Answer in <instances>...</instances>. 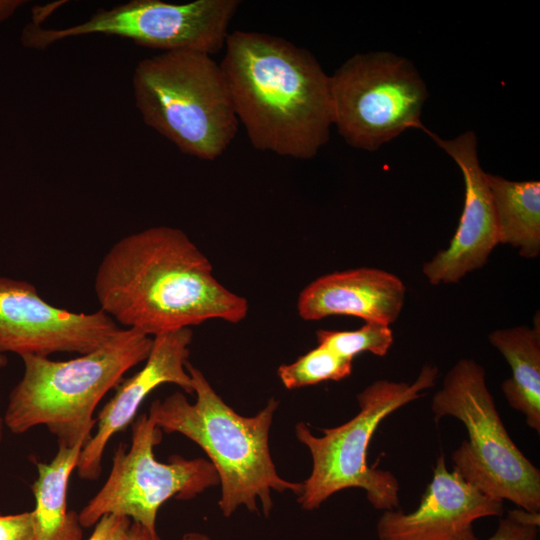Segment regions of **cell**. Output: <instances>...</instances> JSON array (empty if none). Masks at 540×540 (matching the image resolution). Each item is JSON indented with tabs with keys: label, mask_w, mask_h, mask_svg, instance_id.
Masks as SVG:
<instances>
[{
	"label": "cell",
	"mask_w": 540,
	"mask_h": 540,
	"mask_svg": "<svg viewBox=\"0 0 540 540\" xmlns=\"http://www.w3.org/2000/svg\"><path fill=\"white\" fill-rule=\"evenodd\" d=\"M119 329L102 310L76 313L59 308L44 300L33 284L0 277V354H85Z\"/></svg>",
	"instance_id": "11"
},
{
	"label": "cell",
	"mask_w": 540,
	"mask_h": 540,
	"mask_svg": "<svg viewBox=\"0 0 540 540\" xmlns=\"http://www.w3.org/2000/svg\"><path fill=\"white\" fill-rule=\"evenodd\" d=\"M94 290L100 310L117 324L153 337L214 319L236 324L249 310L188 235L169 226L118 240L98 266Z\"/></svg>",
	"instance_id": "1"
},
{
	"label": "cell",
	"mask_w": 540,
	"mask_h": 540,
	"mask_svg": "<svg viewBox=\"0 0 540 540\" xmlns=\"http://www.w3.org/2000/svg\"><path fill=\"white\" fill-rule=\"evenodd\" d=\"M540 513L521 508L509 510L488 540H537Z\"/></svg>",
	"instance_id": "21"
},
{
	"label": "cell",
	"mask_w": 540,
	"mask_h": 540,
	"mask_svg": "<svg viewBox=\"0 0 540 540\" xmlns=\"http://www.w3.org/2000/svg\"><path fill=\"white\" fill-rule=\"evenodd\" d=\"M196 401L176 391L152 402L148 416L166 433H180L196 443L214 466L221 485L218 506L230 517L243 506L266 517L273 508L272 491L297 496L302 483L283 479L269 447V432L279 402L270 398L254 416H242L218 395L203 373L191 363Z\"/></svg>",
	"instance_id": "3"
},
{
	"label": "cell",
	"mask_w": 540,
	"mask_h": 540,
	"mask_svg": "<svg viewBox=\"0 0 540 540\" xmlns=\"http://www.w3.org/2000/svg\"><path fill=\"white\" fill-rule=\"evenodd\" d=\"M83 446L59 445L50 462L36 464L38 476L32 485L35 540H82L78 513L67 509V491Z\"/></svg>",
	"instance_id": "17"
},
{
	"label": "cell",
	"mask_w": 540,
	"mask_h": 540,
	"mask_svg": "<svg viewBox=\"0 0 540 540\" xmlns=\"http://www.w3.org/2000/svg\"><path fill=\"white\" fill-rule=\"evenodd\" d=\"M152 342L137 329L120 328L95 350L73 359L21 357L24 373L9 395L4 425L15 434L44 425L58 445L85 446L98 403L128 370L147 359Z\"/></svg>",
	"instance_id": "4"
},
{
	"label": "cell",
	"mask_w": 540,
	"mask_h": 540,
	"mask_svg": "<svg viewBox=\"0 0 540 540\" xmlns=\"http://www.w3.org/2000/svg\"><path fill=\"white\" fill-rule=\"evenodd\" d=\"M181 540H213V539L205 533L197 532V531H190V532L185 533L182 536Z\"/></svg>",
	"instance_id": "26"
},
{
	"label": "cell",
	"mask_w": 540,
	"mask_h": 540,
	"mask_svg": "<svg viewBox=\"0 0 540 540\" xmlns=\"http://www.w3.org/2000/svg\"><path fill=\"white\" fill-rule=\"evenodd\" d=\"M238 0H195L169 3L130 0L101 8L83 22L64 28H43L32 21L22 31L24 46L46 49L72 37L115 36L137 45L168 51H194L213 55L224 46Z\"/></svg>",
	"instance_id": "10"
},
{
	"label": "cell",
	"mask_w": 540,
	"mask_h": 540,
	"mask_svg": "<svg viewBox=\"0 0 540 540\" xmlns=\"http://www.w3.org/2000/svg\"><path fill=\"white\" fill-rule=\"evenodd\" d=\"M124 540H162L158 532H151L139 523H131Z\"/></svg>",
	"instance_id": "24"
},
{
	"label": "cell",
	"mask_w": 540,
	"mask_h": 540,
	"mask_svg": "<svg viewBox=\"0 0 540 540\" xmlns=\"http://www.w3.org/2000/svg\"><path fill=\"white\" fill-rule=\"evenodd\" d=\"M352 370L353 360L318 344L296 361L281 365L277 374L286 388L297 389L329 380L340 381L349 377Z\"/></svg>",
	"instance_id": "19"
},
{
	"label": "cell",
	"mask_w": 540,
	"mask_h": 540,
	"mask_svg": "<svg viewBox=\"0 0 540 540\" xmlns=\"http://www.w3.org/2000/svg\"><path fill=\"white\" fill-rule=\"evenodd\" d=\"M406 287L396 275L378 268H356L318 277L300 293L299 316L307 321L335 315L390 325L404 305Z\"/></svg>",
	"instance_id": "15"
},
{
	"label": "cell",
	"mask_w": 540,
	"mask_h": 540,
	"mask_svg": "<svg viewBox=\"0 0 540 540\" xmlns=\"http://www.w3.org/2000/svg\"><path fill=\"white\" fill-rule=\"evenodd\" d=\"M503 503L481 492L455 470L449 471L442 454L419 506L409 513L382 511L377 536L379 540H479L474 523L501 516Z\"/></svg>",
	"instance_id": "13"
},
{
	"label": "cell",
	"mask_w": 540,
	"mask_h": 540,
	"mask_svg": "<svg viewBox=\"0 0 540 540\" xmlns=\"http://www.w3.org/2000/svg\"><path fill=\"white\" fill-rule=\"evenodd\" d=\"M431 411L436 420L454 417L467 430L468 439L452 454L453 470L488 496L540 513V470L509 436L480 364L458 360L434 394Z\"/></svg>",
	"instance_id": "7"
},
{
	"label": "cell",
	"mask_w": 540,
	"mask_h": 540,
	"mask_svg": "<svg viewBox=\"0 0 540 540\" xmlns=\"http://www.w3.org/2000/svg\"><path fill=\"white\" fill-rule=\"evenodd\" d=\"M132 88L146 125L184 154L213 161L236 136L239 121L227 81L211 55L168 51L144 58Z\"/></svg>",
	"instance_id": "5"
},
{
	"label": "cell",
	"mask_w": 540,
	"mask_h": 540,
	"mask_svg": "<svg viewBox=\"0 0 540 540\" xmlns=\"http://www.w3.org/2000/svg\"><path fill=\"white\" fill-rule=\"evenodd\" d=\"M220 63L234 110L255 149L307 160L333 125L330 76L315 56L270 34L228 35Z\"/></svg>",
	"instance_id": "2"
},
{
	"label": "cell",
	"mask_w": 540,
	"mask_h": 540,
	"mask_svg": "<svg viewBox=\"0 0 540 540\" xmlns=\"http://www.w3.org/2000/svg\"><path fill=\"white\" fill-rule=\"evenodd\" d=\"M490 344L511 369L501 390L511 408L525 416L528 427L540 432V318L526 325L497 329L489 333Z\"/></svg>",
	"instance_id": "16"
},
{
	"label": "cell",
	"mask_w": 540,
	"mask_h": 540,
	"mask_svg": "<svg viewBox=\"0 0 540 540\" xmlns=\"http://www.w3.org/2000/svg\"><path fill=\"white\" fill-rule=\"evenodd\" d=\"M499 244L533 259L540 254V182L511 181L486 173Z\"/></svg>",
	"instance_id": "18"
},
{
	"label": "cell",
	"mask_w": 540,
	"mask_h": 540,
	"mask_svg": "<svg viewBox=\"0 0 540 540\" xmlns=\"http://www.w3.org/2000/svg\"><path fill=\"white\" fill-rule=\"evenodd\" d=\"M132 521L120 515L103 516L87 540H124Z\"/></svg>",
	"instance_id": "23"
},
{
	"label": "cell",
	"mask_w": 540,
	"mask_h": 540,
	"mask_svg": "<svg viewBox=\"0 0 540 540\" xmlns=\"http://www.w3.org/2000/svg\"><path fill=\"white\" fill-rule=\"evenodd\" d=\"M6 365H7V357L4 354H0V368ZM3 426H4L3 418L0 417V441L2 440V437H3Z\"/></svg>",
	"instance_id": "27"
},
{
	"label": "cell",
	"mask_w": 540,
	"mask_h": 540,
	"mask_svg": "<svg viewBox=\"0 0 540 540\" xmlns=\"http://www.w3.org/2000/svg\"><path fill=\"white\" fill-rule=\"evenodd\" d=\"M191 328L164 332L153 337L145 365L129 378L121 380L114 396L96 418V432L82 448L76 471L80 478L96 480L102 471V458L107 443L117 432L133 422L142 402L162 384H175L194 394L186 364L192 342Z\"/></svg>",
	"instance_id": "14"
},
{
	"label": "cell",
	"mask_w": 540,
	"mask_h": 540,
	"mask_svg": "<svg viewBox=\"0 0 540 540\" xmlns=\"http://www.w3.org/2000/svg\"><path fill=\"white\" fill-rule=\"evenodd\" d=\"M333 125L352 147L376 151L420 120L428 97L413 63L391 52L355 54L330 76Z\"/></svg>",
	"instance_id": "8"
},
{
	"label": "cell",
	"mask_w": 540,
	"mask_h": 540,
	"mask_svg": "<svg viewBox=\"0 0 540 540\" xmlns=\"http://www.w3.org/2000/svg\"><path fill=\"white\" fill-rule=\"evenodd\" d=\"M162 434L148 414L133 420L129 449L119 444L107 480L78 513L83 528L103 516L120 515L157 532L158 511L167 500H190L219 485L214 466L204 458L172 455L168 462L156 460L153 449Z\"/></svg>",
	"instance_id": "9"
},
{
	"label": "cell",
	"mask_w": 540,
	"mask_h": 540,
	"mask_svg": "<svg viewBox=\"0 0 540 540\" xmlns=\"http://www.w3.org/2000/svg\"><path fill=\"white\" fill-rule=\"evenodd\" d=\"M316 338L318 344L351 360L363 352L383 357L394 341L390 326L377 322H365L361 328L350 331L320 329L316 332Z\"/></svg>",
	"instance_id": "20"
},
{
	"label": "cell",
	"mask_w": 540,
	"mask_h": 540,
	"mask_svg": "<svg viewBox=\"0 0 540 540\" xmlns=\"http://www.w3.org/2000/svg\"><path fill=\"white\" fill-rule=\"evenodd\" d=\"M25 3L23 0H0V23L10 18Z\"/></svg>",
	"instance_id": "25"
},
{
	"label": "cell",
	"mask_w": 540,
	"mask_h": 540,
	"mask_svg": "<svg viewBox=\"0 0 540 540\" xmlns=\"http://www.w3.org/2000/svg\"><path fill=\"white\" fill-rule=\"evenodd\" d=\"M437 375V367L426 364L412 383L374 381L357 394L358 413L337 427L324 429L321 437L315 436L305 423L296 424L295 435L312 458V471L302 482L297 497L302 509L313 511L333 494L348 488L363 489L375 509H399L398 479L388 470L368 465L369 443L380 423L419 399L435 385Z\"/></svg>",
	"instance_id": "6"
},
{
	"label": "cell",
	"mask_w": 540,
	"mask_h": 540,
	"mask_svg": "<svg viewBox=\"0 0 540 540\" xmlns=\"http://www.w3.org/2000/svg\"><path fill=\"white\" fill-rule=\"evenodd\" d=\"M0 540H35L32 511L0 515Z\"/></svg>",
	"instance_id": "22"
},
{
	"label": "cell",
	"mask_w": 540,
	"mask_h": 540,
	"mask_svg": "<svg viewBox=\"0 0 540 540\" xmlns=\"http://www.w3.org/2000/svg\"><path fill=\"white\" fill-rule=\"evenodd\" d=\"M423 131L454 160L464 179V206L455 234L448 247L438 251L422 268L430 284H454L481 269L499 244L492 198L473 131L453 139H443L426 128Z\"/></svg>",
	"instance_id": "12"
}]
</instances>
